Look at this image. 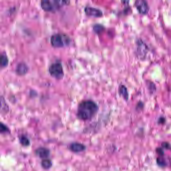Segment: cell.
<instances>
[{"label": "cell", "mask_w": 171, "mask_h": 171, "mask_svg": "<svg viewBox=\"0 0 171 171\" xmlns=\"http://www.w3.org/2000/svg\"><path fill=\"white\" fill-rule=\"evenodd\" d=\"M98 111L99 106L93 100H82L79 103L77 108V117L83 121L90 120Z\"/></svg>", "instance_id": "cell-1"}, {"label": "cell", "mask_w": 171, "mask_h": 171, "mask_svg": "<svg viewBox=\"0 0 171 171\" xmlns=\"http://www.w3.org/2000/svg\"><path fill=\"white\" fill-rule=\"evenodd\" d=\"M70 1L59 0H43L41 1V7L43 10L47 12H55L65 5H68Z\"/></svg>", "instance_id": "cell-2"}, {"label": "cell", "mask_w": 171, "mask_h": 171, "mask_svg": "<svg viewBox=\"0 0 171 171\" xmlns=\"http://www.w3.org/2000/svg\"><path fill=\"white\" fill-rule=\"evenodd\" d=\"M71 39L68 35L65 34L56 33L52 35L50 38V43L52 46L56 48H60L68 46Z\"/></svg>", "instance_id": "cell-3"}, {"label": "cell", "mask_w": 171, "mask_h": 171, "mask_svg": "<svg viewBox=\"0 0 171 171\" xmlns=\"http://www.w3.org/2000/svg\"><path fill=\"white\" fill-rule=\"evenodd\" d=\"M49 72L52 77L60 79L64 76V71L62 64L60 62H55L50 65Z\"/></svg>", "instance_id": "cell-4"}, {"label": "cell", "mask_w": 171, "mask_h": 171, "mask_svg": "<svg viewBox=\"0 0 171 171\" xmlns=\"http://www.w3.org/2000/svg\"><path fill=\"white\" fill-rule=\"evenodd\" d=\"M135 5L141 14H146L149 11L148 4L144 0H137L135 2Z\"/></svg>", "instance_id": "cell-5"}, {"label": "cell", "mask_w": 171, "mask_h": 171, "mask_svg": "<svg viewBox=\"0 0 171 171\" xmlns=\"http://www.w3.org/2000/svg\"><path fill=\"white\" fill-rule=\"evenodd\" d=\"M84 11L87 15L91 17H100L103 15L102 11L101 10L93 7H85Z\"/></svg>", "instance_id": "cell-6"}, {"label": "cell", "mask_w": 171, "mask_h": 171, "mask_svg": "<svg viewBox=\"0 0 171 171\" xmlns=\"http://www.w3.org/2000/svg\"><path fill=\"white\" fill-rule=\"evenodd\" d=\"M36 154L41 158L46 159L50 154V151L47 148L41 147L36 150Z\"/></svg>", "instance_id": "cell-7"}, {"label": "cell", "mask_w": 171, "mask_h": 171, "mask_svg": "<svg viewBox=\"0 0 171 171\" xmlns=\"http://www.w3.org/2000/svg\"><path fill=\"white\" fill-rule=\"evenodd\" d=\"M138 52L139 55L142 57L147 53V46L141 40L138 41Z\"/></svg>", "instance_id": "cell-8"}, {"label": "cell", "mask_w": 171, "mask_h": 171, "mask_svg": "<svg viewBox=\"0 0 171 171\" xmlns=\"http://www.w3.org/2000/svg\"><path fill=\"white\" fill-rule=\"evenodd\" d=\"M28 67L24 63H20L17 65L16 71L17 74L20 75H23L27 72Z\"/></svg>", "instance_id": "cell-9"}, {"label": "cell", "mask_w": 171, "mask_h": 171, "mask_svg": "<svg viewBox=\"0 0 171 171\" xmlns=\"http://www.w3.org/2000/svg\"><path fill=\"white\" fill-rule=\"evenodd\" d=\"M70 149L73 152L78 153L82 151L85 149V146L83 145V144L78 143V142H75L71 144L70 145Z\"/></svg>", "instance_id": "cell-10"}, {"label": "cell", "mask_w": 171, "mask_h": 171, "mask_svg": "<svg viewBox=\"0 0 171 171\" xmlns=\"http://www.w3.org/2000/svg\"><path fill=\"white\" fill-rule=\"evenodd\" d=\"M119 93L123 96L126 100H127L129 98V93L127 91V88L124 85H121L119 87Z\"/></svg>", "instance_id": "cell-11"}, {"label": "cell", "mask_w": 171, "mask_h": 171, "mask_svg": "<svg viewBox=\"0 0 171 171\" xmlns=\"http://www.w3.org/2000/svg\"><path fill=\"white\" fill-rule=\"evenodd\" d=\"M9 63L8 58L6 55L3 53L1 55V67H5L8 65Z\"/></svg>", "instance_id": "cell-12"}, {"label": "cell", "mask_w": 171, "mask_h": 171, "mask_svg": "<svg viewBox=\"0 0 171 171\" xmlns=\"http://www.w3.org/2000/svg\"><path fill=\"white\" fill-rule=\"evenodd\" d=\"M41 165H42L43 168L45 169H48L51 167L52 163L51 161L50 160L44 159L42 161Z\"/></svg>", "instance_id": "cell-13"}, {"label": "cell", "mask_w": 171, "mask_h": 171, "mask_svg": "<svg viewBox=\"0 0 171 171\" xmlns=\"http://www.w3.org/2000/svg\"><path fill=\"white\" fill-rule=\"evenodd\" d=\"M156 162H157V165L160 167H165L167 165L166 160L163 157H157Z\"/></svg>", "instance_id": "cell-14"}, {"label": "cell", "mask_w": 171, "mask_h": 171, "mask_svg": "<svg viewBox=\"0 0 171 171\" xmlns=\"http://www.w3.org/2000/svg\"><path fill=\"white\" fill-rule=\"evenodd\" d=\"M20 143L24 146H28L30 145V141L26 136H22L20 138Z\"/></svg>", "instance_id": "cell-15"}, {"label": "cell", "mask_w": 171, "mask_h": 171, "mask_svg": "<svg viewBox=\"0 0 171 171\" xmlns=\"http://www.w3.org/2000/svg\"><path fill=\"white\" fill-rule=\"evenodd\" d=\"M104 29H105V27L102 24H97L94 25L93 26V30L97 33H99L103 31Z\"/></svg>", "instance_id": "cell-16"}, {"label": "cell", "mask_w": 171, "mask_h": 171, "mask_svg": "<svg viewBox=\"0 0 171 171\" xmlns=\"http://www.w3.org/2000/svg\"><path fill=\"white\" fill-rule=\"evenodd\" d=\"M161 146H162V148H164L166 150H171V145L169 142H162Z\"/></svg>", "instance_id": "cell-17"}, {"label": "cell", "mask_w": 171, "mask_h": 171, "mask_svg": "<svg viewBox=\"0 0 171 171\" xmlns=\"http://www.w3.org/2000/svg\"><path fill=\"white\" fill-rule=\"evenodd\" d=\"M156 153L160 156V157H163L164 156V151L162 148H157L156 150Z\"/></svg>", "instance_id": "cell-18"}, {"label": "cell", "mask_w": 171, "mask_h": 171, "mask_svg": "<svg viewBox=\"0 0 171 171\" xmlns=\"http://www.w3.org/2000/svg\"><path fill=\"white\" fill-rule=\"evenodd\" d=\"M1 133H5V132H8L9 130L8 127H7L6 126H5V124H4L3 123L1 124Z\"/></svg>", "instance_id": "cell-19"}, {"label": "cell", "mask_w": 171, "mask_h": 171, "mask_svg": "<svg viewBox=\"0 0 171 171\" xmlns=\"http://www.w3.org/2000/svg\"><path fill=\"white\" fill-rule=\"evenodd\" d=\"M166 122V119L163 117H160L157 121L159 124H163Z\"/></svg>", "instance_id": "cell-20"}, {"label": "cell", "mask_w": 171, "mask_h": 171, "mask_svg": "<svg viewBox=\"0 0 171 171\" xmlns=\"http://www.w3.org/2000/svg\"><path fill=\"white\" fill-rule=\"evenodd\" d=\"M136 108H139V109L140 108H141V109H142V108H143V103H142V102H141V105H140L139 103H138V105H137Z\"/></svg>", "instance_id": "cell-21"}]
</instances>
